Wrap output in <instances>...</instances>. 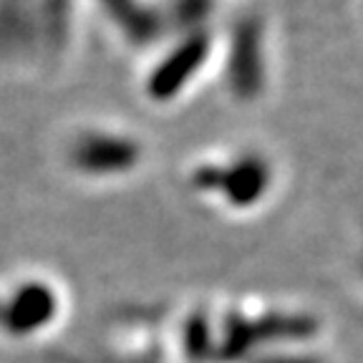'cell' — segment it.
I'll use <instances>...</instances> for the list:
<instances>
[{"label": "cell", "instance_id": "5", "mask_svg": "<svg viewBox=\"0 0 363 363\" xmlns=\"http://www.w3.org/2000/svg\"><path fill=\"white\" fill-rule=\"evenodd\" d=\"M63 154L68 167L79 174H126L142 162L144 142L129 126L116 121H84L68 131Z\"/></svg>", "mask_w": 363, "mask_h": 363}, {"label": "cell", "instance_id": "4", "mask_svg": "<svg viewBox=\"0 0 363 363\" xmlns=\"http://www.w3.org/2000/svg\"><path fill=\"white\" fill-rule=\"evenodd\" d=\"M217 23L184 30L144 56L139 94L149 106L172 108L187 101L204 81H212L217 63Z\"/></svg>", "mask_w": 363, "mask_h": 363}, {"label": "cell", "instance_id": "7", "mask_svg": "<svg viewBox=\"0 0 363 363\" xmlns=\"http://www.w3.org/2000/svg\"><path fill=\"white\" fill-rule=\"evenodd\" d=\"M361 11H363V0H361Z\"/></svg>", "mask_w": 363, "mask_h": 363}, {"label": "cell", "instance_id": "2", "mask_svg": "<svg viewBox=\"0 0 363 363\" xmlns=\"http://www.w3.org/2000/svg\"><path fill=\"white\" fill-rule=\"evenodd\" d=\"M212 81L238 106L260 104L275 84V35L260 8L225 13L217 23V63Z\"/></svg>", "mask_w": 363, "mask_h": 363}, {"label": "cell", "instance_id": "1", "mask_svg": "<svg viewBox=\"0 0 363 363\" xmlns=\"http://www.w3.org/2000/svg\"><path fill=\"white\" fill-rule=\"evenodd\" d=\"M79 0H0V58L26 74L58 68L74 51Z\"/></svg>", "mask_w": 363, "mask_h": 363}, {"label": "cell", "instance_id": "6", "mask_svg": "<svg viewBox=\"0 0 363 363\" xmlns=\"http://www.w3.org/2000/svg\"><path fill=\"white\" fill-rule=\"evenodd\" d=\"M270 182V162L255 149H227L197 162L192 184L197 189L225 192L235 199H245L252 192H265Z\"/></svg>", "mask_w": 363, "mask_h": 363}, {"label": "cell", "instance_id": "3", "mask_svg": "<svg viewBox=\"0 0 363 363\" xmlns=\"http://www.w3.org/2000/svg\"><path fill=\"white\" fill-rule=\"evenodd\" d=\"M89 8L124 51L142 58L174 35L225 16V0H89Z\"/></svg>", "mask_w": 363, "mask_h": 363}]
</instances>
